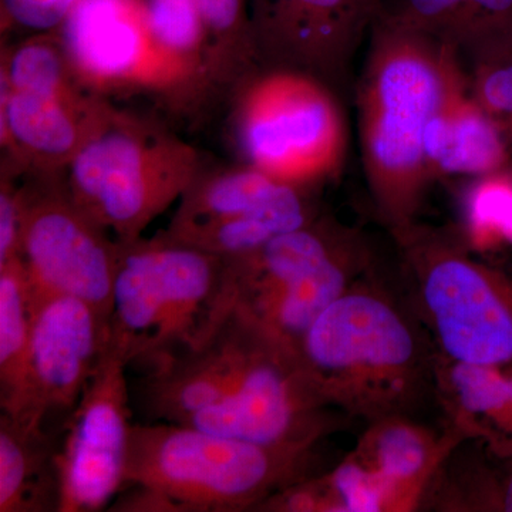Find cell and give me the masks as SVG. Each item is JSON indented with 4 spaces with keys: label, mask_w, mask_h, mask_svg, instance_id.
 <instances>
[{
    "label": "cell",
    "mask_w": 512,
    "mask_h": 512,
    "mask_svg": "<svg viewBox=\"0 0 512 512\" xmlns=\"http://www.w3.org/2000/svg\"><path fill=\"white\" fill-rule=\"evenodd\" d=\"M296 356L326 406L366 424L419 419L439 404V353L402 292L376 268L322 313Z\"/></svg>",
    "instance_id": "6da1fadb"
},
{
    "label": "cell",
    "mask_w": 512,
    "mask_h": 512,
    "mask_svg": "<svg viewBox=\"0 0 512 512\" xmlns=\"http://www.w3.org/2000/svg\"><path fill=\"white\" fill-rule=\"evenodd\" d=\"M357 90L363 168L390 234L416 222L433 180L424 154L430 121L467 79L456 47L376 19Z\"/></svg>",
    "instance_id": "7a4b0ae2"
},
{
    "label": "cell",
    "mask_w": 512,
    "mask_h": 512,
    "mask_svg": "<svg viewBox=\"0 0 512 512\" xmlns=\"http://www.w3.org/2000/svg\"><path fill=\"white\" fill-rule=\"evenodd\" d=\"M313 444L268 446L185 424H133L126 473L111 511H258L311 476Z\"/></svg>",
    "instance_id": "3957f363"
},
{
    "label": "cell",
    "mask_w": 512,
    "mask_h": 512,
    "mask_svg": "<svg viewBox=\"0 0 512 512\" xmlns=\"http://www.w3.org/2000/svg\"><path fill=\"white\" fill-rule=\"evenodd\" d=\"M234 303L224 256L161 232L120 242L107 350L150 372L207 342Z\"/></svg>",
    "instance_id": "277c9868"
},
{
    "label": "cell",
    "mask_w": 512,
    "mask_h": 512,
    "mask_svg": "<svg viewBox=\"0 0 512 512\" xmlns=\"http://www.w3.org/2000/svg\"><path fill=\"white\" fill-rule=\"evenodd\" d=\"M402 295L440 357L512 365V282L477 261L463 232L413 222L392 232Z\"/></svg>",
    "instance_id": "5b68a950"
},
{
    "label": "cell",
    "mask_w": 512,
    "mask_h": 512,
    "mask_svg": "<svg viewBox=\"0 0 512 512\" xmlns=\"http://www.w3.org/2000/svg\"><path fill=\"white\" fill-rule=\"evenodd\" d=\"M225 261L235 308L295 355L322 313L376 268L362 232L326 215Z\"/></svg>",
    "instance_id": "8992f818"
},
{
    "label": "cell",
    "mask_w": 512,
    "mask_h": 512,
    "mask_svg": "<svg viewBox=\"0 0 512 512\" xmlns=\"http://www.w3.org/2000/svg\"><path fill=\"white\" fill-rule=\"evenodd\" d=\"M202 165L187 141L109 103L64 173L74 201L117 241L131 242L180 201Z\"/></svg>",
    "instance_id": "52a82bcc"
},
{
    "label": "cell",
    "mask_w": 512,
    "mask_h": 512,
    "mask_svg": "<svg viewBox=\"0 0 512 512\" xmlns=\"http://www.w3.org/2000/svg\"><path fill=\"white\" fill-rule=\"evenodd\" d=\"M231 100L232 133L245 164L311 190L339 173L348 130L329 84L298 70L259 67Z\"/></svg>",
    "instance_id": "ba28073f"
},
{
    "label": "cell",
    "mask_w": 512,
    "mask_h": 512,
    "mask_svg": "<svg viewBox=\"0 0 512 512\" xmlns=\"http://www.w3.org/2000/svg\"><path fill=\"white\" fill-rule=\"evenodd\" d=\"M109 103L80 82L56 30L3 49L2 164L20 175L66 171Z\"/></svg>",
    "instance_id": "9c48e42d"
},
{
    "label": "cell",
    "mask_w": 512,
    "mask_h": 512,
    "mask_svg": "<svg viewBox=\"0 0 512 512\" xmlns=\"http://www.w3.org/2000/svg\"><path fill=\"white\" fill-rule=\"evenodd\" d=\"M20 259L35 295H69L109 323L120 242L74 201L66 173L22 174Z\"/></svg>",
    "instance_id": "30bf717a"
},
{
    "label": "cell",
    "mask_w": 512,
    "mask_h": 512,
    "mask_svg": "<svg viewBox=\"0 0 512 512\" xmlns=\"http://www.w3.org/2000/svg\"><path fill=\"white\" fill-rule=\"evenodd\" d=\"M313 191L245 163L202 165L161 234L224 258L245 254L318 218Z\"/></svg>",
    "instance_id": "8fae6325"
},
{
    "label": "cell",
    "mask_w": 512,
    "mask_h": 512,
    "mask_svg": "<svg viewBox=\"0 0 512 512\" xmlns=\"http://www.w3.org/2000/svg\"><path fill=\"white\" fill-rule=\"evenodd\" d=\"M55 30L74 73L99 96L151 93L201 104L194 76L151 35L147 0H77Z\"/></svg>",
    "instance_id": "7c38bea8"
},
{
    "label": "cell",
    "mask_w": 512,
    "mask_h": 512,
    "mask_svg": "<svg viewBox=\"0 0 512 512\" xmlns=\"http://www.w3.org/2000/svg\"><path fill=\"white\" fill-rule=\"evenodd\" d=\"M127 367L106 349L57 448L59 512L109 508L124 485L130 439Z\"/></svg>",
    "instance_id": "4fadbf2b"
},
{
    "label": "cell",
    "mask_w": 512,
    "mask_h": 512,
    "mask_svg": "<svg viewBox=\"0 0 512 512\" xmlns=\"http://www.w3.org/2000/svg\"><path fill=\"white\" fill-rule=\"evenodd\" d=\"M32 299L25 409L16 420L53 434L55 421L63 434L106 352L109 323L90 303L74 296L32 292Z\"/></svg>",
    "instance_id": "5bb4252c"
},
{
    "label": "cell",
    "mask_w": 512,
    "mask_h": 512,
    "mask_svg": "<svg viewBox=\"0 0 512 512\" xmlns=\"http://www.w3.org/2000/svg\"><path fill=\"white\" fill-rule=\"evenodd\" d=\"M383 5L384 0H248L259 63L338 86Z\"/></svg>",
    "instance_id": "9a60e30c"
},
{
    "label": "cell",
    "mask_w": 512,
    "mask_h": 512,
    "mask_svg": "<svg viewBox=\"0 0 512 512\" xmlns=\"http://www.w3.org/2000/svg\"><path fill=\"white\" fill-rule=\"evenodd\" d=\"M271 339L234 305L207 342L146 372L138 404L150 421L187 423L229 399Z\"/></svg>",
    "instance_id": "2e32d148"
},
{
    "label": "cell",
    "mask_w": 512,
    "mask_h": 512,
    "mask_svg": "<svg viewBox=\"0 0 512 512\" xmlns=\"http://www.w3.org/2000/svg\"><path fill=\"white\" fill-rule=\"evenodd\" d=\"M463 441L451 426L437 431L417 417L394 416L367 423L348 454L379 497L382 512L423 505L441 466Z\"/></svg>",
    "instance_id": "e0dca14e"
},
{
    "label": "cell",
    "mask_w": 512,
    "mask_h": 512,
    "mask_svg": "<svg viewBox=\"0 0 512 512\" xmlns=\"http://www.w3.org/2000/svg\"><path fill=\"white\" fill-rule=\"evenodd\" d=\"M424 154L431 178H478L511 165L503 126L474 100L467 79L430 121Z\"/></svg>",
    "instance_id": "ac0fdd59"
},
{
    "label": "cell",
    "mask_w": 512,
    "mask_h": 512,
    "mask_svg": "<svg viewBox=\"0 0 512 512\" xmlns=\"http://www.w3.org/2000/svg\"><path fill=\"white\" fill-rule=\"evenodd\" d=\"M62 436L0 412V512H59Z\"/></svg>",
    "instance_id": "d6986e66"
},
{
    "label": "cell",
    "mask_w": 512,
    "mask_h": 512,
    "mask_svg": "<svg viewBox=\"0 0 512 512\" xmlns=\"http://www.w3.org/2000/svg\"><path fill=\"white\" fill-rule=\"evenodd\" d=\"M33 299L22 259L0 266V412L20 419L32 339Z\"/></svg>",
    "instance_id": "ffe728a7"
},
{
    "label": "cell",
    "mask_w": 512,
    "mask_h": 512,
    "mask_svg": "<svg viewBox=\"0 0 512 512\" xmlns=\"http://www.w3.org/2000/svg\"><path fill=\"white\" fill-rule=\"evenodd\" d=\"M205 30V77L210 100L229 96L261 67L252 39L248 0H198Z\"/></svg>",
    "instance_id": "44dd1931"
},
{
    "label": "cell",
    "mask_w": 512,
    "mask_h": 512,
    "mask_svg": "<svg viewBox=\"0 0 512 512\" xmlns=\"http://www.w3.org/2000/svg\"><path fill=\"white\" fill-rule=\"evenodd\" d=\"M468 461L463 466L454 451L450 454L431 485L427 505L446 511L512 512V464L497 473L474 458Z\"/></svg>",
    "instance_id": "7402d4cb"
},
{
    "label": "cell",
    "mask_w": 512,
    "mask_h": 512,
    "mask_svg": "<svg viewBox=\"0 0 512 512\" xmlns=\"http://www.w3.org/2000/svg\"><path fill=\"white\" fill-rule=\"evenodd\" d=\"M147 15L157 45L194 76L202 103L210 100L205 77L207 30L198 0H147Z\"/></svg>",
    "instance_id": "603a6c76"
},
{
    "label": "cell",
    "mask_w": 512,
    "mask_h": 512,
    "mask_svg": "<svg viewBox=\"0 0 512 512\" xmlns=\"http://www.w3.org/2000/svg\"><path fill=\"white\" fill-rule=\"evenodd\" d=\"M461 232L473 248L512 245V165L474 180L464 200Z\"/></svg>",
    "instance_id": "cb8c5ba5"
},
{
    "label": "cell",
    "mask_w": 512,
    "mask_h": 512,
    "mask_svg": "<svg viewBox=\"0 0 512 512\" xmlns=\"http://www.w3.org/2000/svg\"><path fill=\"white\" fill-rule=\"evenodd\" d=\"M467 8L468 0H384L380 16L457 49Z\"/></svg>",
    "instance_id": "d4e9b609"
},
{
    "label": "cell",
    "mask_w": 512,
    "mask_h": 512,
    "mask_svg": "<svg viewBox=\"0 0 512 512\" xmlns=\"http://www.w3.org/2000/svg\"><path fill=\"white\" fill-rule=\"evenodd\" d=\"M471 96L494 120L507 127L512 121V45L470 57Z\"/></svg>",
    "instance_id": "484cf974"
},
{
    "label": "cell",
    "mask_w": 512,
    "mask_h": 512,
    "mask_svg": "<svg viewBox=\"0 0 512 512\" xmlns=\"http://www.w3.org/2000/svg\"><path fill=\"white\" fill-rule=\"evenodd\" d=\"M22 175L0 165V266L20 258L22 242Z\"/></svg>",
    "instance_id": "4316f807"
},
{
    "label": "cell",
    "mask_w": 512,
    "mask_h": 512,
    "mask_svg": "<svg viewBox=\"0 0 512 512\" xmlns=\"http://www.w3.org/2000/svg\"><path fill=\"white\" fill-rule=\"evenodd\" d=\"M77 0H2L3 28L50 32L62 25Z\"/></svg>",
    "instance_id": "83f0119b"
},
{
    "label": "cell",
    "mask_w": 512,
    "mask_h": 512,
    "mask_svg": "<svg viewBox=\"0 0 512 512\" xmlns=\"http://www.w3.org/2000/svg\"><path fill=\"white\" fill-rule=\"evenodd\" d=\"M481 444L495 457H512V373L507 375V397L503 409Z\"/></svg>",
    "instance_id": "f1b7e54d"
},
{
    "label": "cell",
    "mask_w": 512,
    "mask_h": 512,
    "mask_svg": "<svg viewBox=\"0 0 512 512\" xmlns=\"http://www.w3.org/2000/svg\"><path fill=\"white\" fill-rule=\"evenodd\" d=\"M505 137H507L508 150H510L511 164H512V121L504 128Z\"/></svg>",
    "instance_id": "f546056e"
}]
</instances>
